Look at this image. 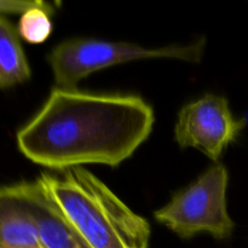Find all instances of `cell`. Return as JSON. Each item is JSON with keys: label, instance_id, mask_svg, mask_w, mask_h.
Masks as SVG:
<instances>
[{"label": "cell", "instance_id": "obj_1", "mask_svg": "<svg viewBox=\"0 0 248 248\" xmlns=\"http://www.w3.org/2000/svg\"><path fill=\"white\" fill-rule=\"evenodd\" d=\"M154 121L152 106L140 96L56 86L17 132V145L27 159L51 170L116 167L148 140Z\"/></svg>", "mask_w": 248, "mask_h": 248}, {"label": "cell", "instance_id": "obj_2", "mask_svg": "<svg viewBox=\"0 0 248 248\" xmlns=\"http://www.w3.org/2000/svg\"><path fill=\"white\" fill-rule=\"evenodd\" d=\"M39 182L90 248H148L150 227L85 167L43 173Z\"/></svg>", "mask_w": 248, "mask_h": 248}, {"label": "cell", "instance_id": "obj_3", "mask_svg": "<svg viewBox=\"0 0 248 248\" xmlns=\"http://www.w3.org/2000/svg\"><path fill=\"white\" fill-rule=\"evenodd\" d=\"M205 39L190 45H171L149 48L131 43L78 38L62 41L52 48L47 62L57 87L77 89L78 82L90 74L131 61L173 58L199 63L205 51Z\"/></svg>", "mask_w": 248, "mask_h": 248}, {"label": "cell", "instance_id": "obj_4", "mask_svg": "<svg viewBox=\"0 0 248 248\" xmlns=\"http://www.w3.org/2000/svg\"><path fill=\"white\" fill-rule=\"evenodd\" d=\"M228 182L227 167L213 165L157 210L155 219L182 239L199 234H210L217 240L229 239L235 225L227 208Z\"/></svg>", "mask_w": 248, "mask_h": 248}, {"label": "cell", "instance_id": "obj_5", "mask_svg": "<svg viewBox=\"0 0 248 248\" xmlns=\"http://www.w3.org/2000/svg\"><path fill=\"white\" fill-rule=\"evenodd\" d=\"M245 124L235 119L225 97L206 94L181 109L174 138L181 148H195L217 161L236 140Z\"/></svg>", "mask_w": 248, "mask_h": 248}, {"label": "cell", "instance_id": "obj_6", "mask_svg": "<svg viewBox=\"0 0 248 248\" xmlns=\"http://www.w3.org/2000/svg\"><path fill=\"white\" fill-rule=\"evenodd\" d=\"M15 188L33 218L44 248H78V232L48 196L39 179L15 184Z\"/></svg>", "mask_w": 248, "mask_h": 248}, {"label": "cell", "instance_id": "obj_7", "mask_svg": "<svg viewBox=\"0 0 248 248\" xmlns=\"http://www.w3.org/2000/svg\"><path fill=\"white\" fill-rule=\"evenodd\" d=\"M0 248H44L15 186H0Z\"/></svg>", "mask_w": 248, "mask_h": 248}, {"label": "cell", "instance_id": "obj_8", "mask_svg": "<svg viewBox=\"0 0 248 248\" xmlns=\"http://www.w3.org/2000/svg\"><path fill=\"white\" fill-rule=\"evenodd\" d=\"M31 67L14 24L0 16V89H9L31 78Z\"/></svg>", "mask_w": 248, "mask_h": 248}, {"label": "cell", "instance_id": "obj_9", "mask_svg": "<svg viewBox=\"0 0 248 248\" xmlns=\"http://www.w3.org/2000/svg\"><path fill=\"white\" fill-rule=\"evenodd\" d=\"M55 11V5L47 4L45 6L34 7L21 15L17 27L19 38L31 44H41L47 40L52 33L50 17Z\"/></svg>", "mask_w": 248, "mask_h": 248}, {"label": "cell", "instance_id": "obj_10", "mask_svg": "<svg viewBox=\"0 0 248 248\" xmlns=\"http://www.w3.org/2000/svg\"><path fill=\"white\" fill-rule=\"evenodd\" d=\"M47 4L48 2L41 0H0V16L4 14L23 15L28 10L45 6Z\"/></svg>", "mask_w": 248, "mask_h": 248}, {"label": "cell", "instance_id": "obj_11", "mask_svg": "<svg viewBox=\"0 0 248 248\" xmlns=\"http://www.w3.org/2000/svg\"><path fill=\"white\" fill-rule=\"evenodd\" d=\"M78 248H90L89 245L81 239V236L79 234H78Z\"/></svg>", "mask_w": 248, "mask_h": 248}]
</instances>
